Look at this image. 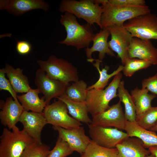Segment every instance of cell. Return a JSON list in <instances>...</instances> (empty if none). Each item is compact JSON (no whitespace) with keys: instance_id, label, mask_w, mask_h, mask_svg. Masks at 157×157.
<instances>
[{"instance_id":"obj_33","label":"cell","mask_w":157,"mask_h":157,"mask_svg":"<svg viewBox=\"0 0 157 157\" xmlns=\"http://www.w3.org/2000/svg\"><path fill=\"white\" fill-rule=\"evenodd\" d=\"M5 68L0 69V90L8 91L14 100H18L17 93L15 91L9 80L5 77Z\"/></svg>"},{"instance_id":"obj_5","label":"cell","mask_w":157,"mask_h":157,"mask_svg":"<svg viewBox=\"0 0 157 157\" xmlns=\"http://www.w3.org/2000/svg\"><path fill=\"white\" fill-rule=\"evenodd\" d=\"M122 74L120 72L115 75L105 89H92L88 90L86 100L89 113L92 117L107 109L109 103L117 96V94Z\"/></svg>"},{"instance_id":"obj_20","label":"cell","mask_w":157,"mask_h":157,"mask_svg":"<svg viewBox=\"0 0 157 157\" xmlns=\"http://www.w3.org/2000/svg\"><path fill=\"white\" fill-rule=\"evenodd\" d=\"M146 88L141 89L136 87L131 90V94L135 105L136 113V122L142 117L144 113L152 106V101L157 96L148 93Z\"/></svg>"},{"instance_id":"obj_12","label":"cell","mask_w":157,"mask_h":157,"mask_svg":"<svg viewBox=\"0 0 157 157\" xmlns=\"http://www.w3.org/2000/svg\"><path fill=\"white\" fill-rule=\"evenodd\" d=\"M121 102L110 106L106 110L92 117L91 124L104 127L124 129L126 120Z\"/></svg>"},{"instance_id":"obj_25","label":"cell","mask_w":157,"mask_h":157,"mask_svg":"<svg viewBox=\"0 0 157 157\" xmlns=\"http://www.w3.org/2000/svg\"><path fill=\"white\" fill-rule=\"evenodd\" d=\"M117 96L119 101L123 103L125 108L124 115L127 121L136 122V110L131 94L124 87V82L121 81L117 89Z\"/></svg>"},{"instance_id":"obj_24","label":"cell","mask_w":157,"mask_h":157,"mask_svg":"<svg viewBox=\"0 0 157 157\" xmlns=\"http://www.w3.org/2000/svg\"><path fill=\"white\" fill-rule=\"evenodd\" d=\"M4 68L9 80L17 93H26L31 88L27 77L23 74V69L15 68L7 64Z\"/></svg>"},{"instance_id":"obj_2","label":"cell","mask_w":157,"mask_h":157,"mask_svg":"<svg viewBox=\"0 0 157 157\" xmlns=\"http://www.w3.org/2000/svg\"><path fill=\"white\" fill-rule=\"evenodd\" d=\"M104 8L101 20L102 29L113 25H123L126 21L141 15L151 12L147 5L117 7L110 5L108 0H95Z\"/></svg>"},{"instance_id":"obj_14","label":"cell","mask_w":157,"mask_h":157,"mask_svg":"<svg viewBox=\"0 0 157 157\" xmlns=\"http://www.w3.org/2000/svg\"><path fill=\"white\" fill-rule=\"evenodd\" d=\"M48 4L42 0H0V10H5L16 16H20L36 9L48 10Z\"/></svg>"},{"instance_id":"obj_15","label":"cell","mask_w":157,"mask_h":157,"mask_svg":"<svg viewBox=\"0 0 157 157\" xmlns=\"http://www.w3.org/2000/svg\"><path fill=\"white\" fill-rule=\"evenodd\" d=\"M23 129L35 141L42 143L41 134L44 127L48 124L42 113L24 110L19 120Z\"/></svg>"},{"instance_id":"obj_7","label":"cell","mask_w":157,"mask_h":157,"mask_svg":"<svg viewBox=\"0 0 157 157\" xmlns=\"http://www.w3.org/2000/svg\"><path fill=\"white\" fill-rule=\"evenodd\" d=\"M132 37L157 40V16L150 13L130 19L123 24Z\"/></svg>"},{"instance_id":"obj_32","label":"cell","mask_w":157,"mask_h":157,"mask_svg":"<svg viewBox=\"0 0 157 157\" xmlns=\"http://www.w3.org/2000/svg\"><path fill=\"white\" fill-rule=\"evenodd\" d=\"M157 122V106L151 107L136 123L143 128L150 130Z\"/></svg>"},{"instance_id":"obj_18","label":"cell","mask_w":157,"mask_h":157,"mask_svg":"<svg viewBox=\"0 0 157 157\" xmlns=\"http://www.w3.org/2000/svg\"><path fill=\"white\" fill-rule=\"evenodd\" d=\"M116 148L118 151L117 157H146L150 154L142 141L135 137H128Z\"/></svg>"},{"instance_id":"obj_3","label":"cell","mask_w":157,"mask_h":157,"mask_svg":"<svg viewBox=\"0 0 157 157\" xmlns=\"http://www.w3.org/2000/svg\"><path fill=\"white\" fill-rule=\"evenodd\" d=\"M59 9L62 13H69L76 17L83 19L92 26L96 24L102 29L101 20L104 8L93 0H63Z\"/></svg>"},{"instance_id":"obj_4","label":"cell","mask_w":157,"mask_h":157,"mask_svg":"<svg viewBox=\"0 0 157 157\" xmlns=\"http://www.w3.org/2000/svg\"><path fill=\"white\" fill-rule=\"evenodd\" d=\"M34 140L23 129H3L0 137V157H20L26 147Z\"/></svg>"},{"instance_id":"obj_40","label":"cell","mask_w":157,"mask_h":157,"mask_svg":"<svg viewBox=\"0 0 157 157\" xmlns=\"http://www.w3.org/2000/svg\"><path fill=\"white\" fill-rule=\"evenodd\" d=\"M156 74L157 75V72H156Z\"/></svg>"},{"instance_id":"obj_31","label":"cell","mask_w":157,"mask_h":157,"mask_svg":"<svg viewBox=\"0 0 157 157\" xmlns=\"http://www.w3.org/2000/svg\"><path fill=\"white\" fill-rule=\"evenodd\" d=\"M73 151L66 142L58 137L55 146L47 157H66Z\"/></svg>"},{"instance_id":"obj_1","label":"cell","mask_w":157,"mask_h":157,"mask_svg":"<svg viewBox=\"0 0 157 157\" xmlns=\"http://www.w3.org/2000/svg\"><path fill=\"white\" fill-rule=\"evenodd\" d=\"M60 21L65 28L67 35L58 43L74 47L78 50L88 47L95 34L91 25L87 23L80 24L74 15L67 12L61 15Z\"/></svg>"},{"instance_id":"obj_35","label":"cell","mask_w":157,"mask_h":157,"mask_svg":"<svg viewBox=\"0 0 157 157\" xmlns=\"http://www.w3.org/2000/svg\"><path fill=\"white\" fill-rule=\"evenodd\" d=\"M142 88H146L157 96V75L143 79L141 82Z\"/></svg>"},{"instance_id":"obj_17","label":"cell","mask_w":157,"mask_h":157,"mask_svg":"<svg viewBox=\"0 0 157 157\" xmlns=\"http://www.w3.org/2000/svg\"><path fill=\"white\" fill-rule=\"evenodd\" d=\"M12 97L7 98L1 106L0 112L1 123L10 130L17 127V123L19 122L20 118L24 110L22 106L18 100L13 99Z\"/></svg>"},{"instance_id":"obj_13","label":"cell","mask_w":157,"mask_h":157,"mask_svg":"<svg viewBox=\"0 0 157 157\" xmlns=\"http://www.w3.org/2000/svg\"><path fill=\"white\" fill-rule=\"evenodd\" d=\"M57 131L58 137L66 142L71 149L82 154L91 141L90 138L85 134L83 127H78L70 129H65L61 127L53 126Z\"/></svg>"},{"instance_id":"obj_30","label":"cell","mask_w":157,"mask_h":157,"mask_svg":"<svg viewBox=\"0 0 157 157\" xmlns=\"http://www.w3.org/2000/svg\"><path fill=\"white\" fill-rule=\"evenodd\" d=\"M50 149L45 144L34 141L26 147L20 157H47Z\"/></svg>"},{"instance_id":"obj_28","label":"cell","mask_w":157,"mask_h":157,"mask_svg":"<svg viewBox=\"0 0 157 157\" xmlns=\"http://www.w3.org/2000/svg\"><path fill=\"white\" fill-rule=\"evenodd\" d=\"M118 154L116 148L102 147L91 140L81 157H117Z\"/></svg>"},{"instance_id":"obj_36","label":"cell","mask_w":157,"mask_h":157,"mask_svg":"<svg viewBox=\"0 0 157 157\" xmlns=\"http://www.w3.org/2000/svg\"><path fill=\"white\" fill-rule=\"evenodd\" d=\"M32 49L31 44L25 40L18 41L16 45V49L17 53L21 55L29 53Z\"/></svg>"},{"instance_id":"obj_34","label":"cell","mask_w":157,"mask_h":157,"mask_svg":"<svg viewBox=\"0 0 157 157\" xmlns=\"http://www.w3.org/2000/svg\"><path fill=\"white\" fill-rule=\"evenodd\" d=\"M110 5L117 7H130L146 5L144 0H108Z\"/></svg>"},{"instance_id":"obj_8","label":"cell","mask_w":157,"mask_h":157,"mask_svg":"<svg viewBox=\"0 0 157 157\" xmlns=\"http://www.w3.org/2000/svg\"><path fill=\"white\" fill-rule=\"evenodd\" d=\"M65 104L58 99L51 104L47 105L43 113L48 124L65 129L78 127L83 124L69 116Z\"/></svg>"},{"instance_id":"obj_29","label":"cell","mask_w":157,"mask_h":157,"mask_svg":"<svg viewBox=\"0 0 157 157\" xmlns=\"http://www.w3.org/2000/svg\"><path fill=\"white\" fill-rule=\"evenodd\" d=\"M149 61L136 58H128L125 62L122 70L124 75L130 77L136 72L146 69L151 65Z\"/></svg>"},{"instance_id":"obj_22","label":"cell","mask_w":157,"mask_h":157,"mask_svg":"<svg viewBox=\"0 0 157 157\" xmlns=\"http://www.w3.org/2000/svg\"><path fill=\"white\" fill-rule=\"evenodd\" d=\"M40 93L37 88H31L26 94L17 95V98L24 110L42 113L47 104L44 97L39 98L38 94Z\"/></svg>"},{"instance_id":"obj_19","label":"cell","mask_w":157,"mask_h":157,"mask_svg":"<svg viewBox=\"0 0 157 157\" xmlns=\"http://www.w3.org/2000/svg\"><path fill=\"white\" fill-rule=\"evenodd\" d=\"M110 35V32L107 28L102 29L99 33L95 34L92 40V46L85 49L88 59L92 58V55L95 51L99 52V59L101 61L105 58L106 54L111 56H115L108 46V39Z\"/></svg>"},{"instance_id":"obj_26","label":"cell","mask_w":157,"mask_h":157,"mask_svg":"<svg viewBox=\"0 0 157 157\" xmlns=\"http://www.w3.org/2000/svg\"><path fill=\"white\" fill-rule=\"evenodd\" d=\"M95 61V63H93L94 66L97 69L99 74V80L95 83L88 86V90H89L92 89H96L99 90H103L108 84L109 79L113 76L117 74L119 72L122 71L124 66L119 65L118 68L114 71L112 73L108 74L107 73L109 69V67L108 66L106 65L104 68L102 69L101 70L99 68L100 63L102 61L99 59H93V61Z\"/></svg>"},{"instance_id":"obj_6","label":"cell","mask_w":157,"mask_h":157,"mask_svg":"<svg viewBox=\"0 0 157 157\" xmlns=\"http://www.w3.org/2000/svg\"><path fill=\"white\" fill-rule=\"evenodd\" d=\"M37 62L40 68L51 78L67 83L79 80L77 68L66 60L52 55L46 60H38Z\"/></svg>"},{"instance_id":"obj_23","label":"cell","mask_w":157,"mask_h":157,"mask_svg":"<svg viewBox=\"0 0 157 157\" xmlns=\"http://www.w3.org/2000/svg\"><path fill=\"white\" fill-rule=\"evenodd\" d=\"M57 98L65 104L69 113L74 119L88 125L91 124L92 119L89 116V113L86 102L73 101L68 99L65 94Z\"/></svg>"},{"instance_id":"obj_39","label":"cell","mask_w":157,"mask_h":157,"mask_svg":"<svg viewBox=\"0 0 157 157\" xmlns=\"http://www.w3.org/2000/svg\"><path fill=\"white\" fill-rule=\"evenodd\" d=\"M146 157H155V156L153 154H151Z\"/></svg>"},{"instance_id":"obj_27","label":"cell","mask_w":157,"mask_h":157,"mask_svg":"<svg viewBox=\"0 0 157 157\" xmlns=\"http://www.w3.org/2000/svg\"><path fill=\"white\" fill-rule=\"evenodd\" d=\"M86 83L83 80L74 82L66 88L65 94L69 99L75 102H85L88 90Z\"/></svg>"},{"instance_id":"obj_37","label":"cell","mask_w":157,"mask_h":157,"mask_svg":"<svg viewBox=\"0 0 157 157\" xmlns=\"http://www.w3.org/2000/svg\"><path fill=\"white\" fill-rule=\"evenodd\" d=\"M148 149L151 154L153 155L155 157H157V146L151 147Z\"/></svg>"},{"instance_id":"obj_38","label":"cell","mask_w":157,"mask_h":157,"mask_svg":"<svg viewBox=\"0 0 157 157\" xmlns=\"http://www.w3.org/2000/svg\"><path fill=\"white\" fill-rule=\"evenodd\" d=\"M150 130L156 132H157V122L154 126L150 129Z\"/></svg>"},{"instance_id":"obj_21","label":"cell","mask_w":157,"mask_h":157,"mask_svg":"<svg viewBox=\"0 0 157 157\" xmlns=\"http://www.w3.org/2000/svg\"><path fill=\"white\" fill-rule=\"evenodd\" d=\"M124 130L128 136L140 139L146 148L157 146V134L156 132L145 129L136 122L126 121Z\"/></svg>"},{"instance_id":"obj_10","label":"cell","mask_w":157,"mask_h":157,"mask_svg":"<svg viewBox=\"0 0 157 157\" xmlns=\"http://www.w3.org/2000/svg\"><path fill=\"white\" fill-rule=\"evenodd\" d=\"M34 81L37 88L44 95L47 105L52 99L65 94L67 87L69 85V83L51 78L40 68L36 72Z\"/></svg>"},{"instance_id":"obj_9","label":"cell","mask_w":157,"mask_h":157,"mask_svg":"<svg viewBox=\"0 0 157 157\" xmlns=\"http://www.w3.org/2000/svg\"><path fill=\"white\" fill-rule=\"evenodd\" d=\"M91 140L96 144L108 148H115L117 145L128 137L127 134L116 128L88 124Z\"/></svg>"},{"instance_id":"obj_11","label":"cell","mask_w":157,"mask_h":157,"mask_svg":"<svg viewBox=\"0 0 157 157\" xmlns=\"http://www.w3.org/2000/svg\"><path fill=\"white\" fill-rule=\"evenodd\" d=\"M106 28L111 36L108 42L109 48L117 53V57L121 59L124 65L129 58L128 50L133 37L123 25H113Z\"/></svg>"},{"instance_id":"obj_16","label":"cell","mask_w":157,"mask_h":157,"mask_svg":"<svg viewBox=\"0 0 157 157\" xmlns=\"http://www.w3.org/2000/svg\"><path fill=\"white\" fill-rule=\"evenodd\" d=\"M129 58H137L157 65V49L150 40L133 37L128 50Z\"/></svg>"}]
</instances>
